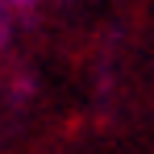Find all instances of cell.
Listing matches in <instances>:
<instances>
[{
  "instance_id": "obj_1",
  "label": "cell",
  "mask_w": 154,
  "mask_h": 154,
  "mask_svg": "<svg viewBox=\"0 0 154 154\" xmlns=\"http://www.w3.org/2000/svg\"><path fill=\"white\" fill-rule=\"evenodd\" d=\"M8 33H13V17H8V13L0 8V46L8 42Z\"/></svg>"
}]
</instances>
